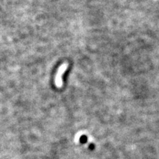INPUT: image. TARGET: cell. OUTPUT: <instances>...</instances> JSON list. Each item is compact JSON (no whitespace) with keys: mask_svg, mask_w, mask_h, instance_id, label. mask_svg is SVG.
<instances>
[{"mask_svg":"<svg viewBox=\"0 0 159 159\" xmlns=\"http://www.w3.org/2000/svg\"><path fill=\"white\" fill-rule=\"evenodd\" d=\"M68 67L67 64H64L60 66V68L58 69V72L56 74V76H55V85L58 88H61L63 85V80H62V76L64 75V73L66 72V69Z\"/></svg>","mask_w":159,"mask_h":159,"instance_id":"6da1fadb","label":"cell"},{"mask_svg":"<svg viewBox=\"0 0 159 159\" xmlns=\"http://www.w3.org/2000/svg\"><path fill=\"white\" fill-rule=\"evenodd\" d=\"M86 141H87V138H86V137L84 136L80 138V141H81V143H86Z\"/></svg>","mask_w":159,"mask_h":159,"instance_id":"7a4b0ae2","label":"cell"}]
</instances>
